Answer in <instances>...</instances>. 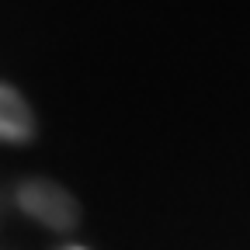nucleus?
<instances>
[{
  "label": "nucleus",
  "instance_id": "f257e3e1",
  "mask_svg": "<svg viewBox=\"0 0 250 250\" xmlns=\"http://www.w3.org/2000/svg\"><path fill=\"white\" fill-rule=\"evenodd\" d=\"M18 208L31 219H39L42 226L59 229V233H70L80 219L77 198L66 188H59L56 181H45V177H31L18 188Z\"/></svg>",
  "mask_w": 250,
  "mask_h": 250
},
{
  "label": "nucleus",
  "instance_id": "f03ea898",
  "mask_svg": "<svg viewBox=\"0 0 250 250\" xmlns=\"http://www.w3.org/2000/svg\"><path fill=\"white\" fill-rule=\"evenodd\" d=\"M35 136L31 108L11 83H0V143H28Z\"/></svg>",
  "mask_w": 250,
  "mask_h": 250
},
{
  "label": "nucleus",
  "instance_id": "7ed1b4c3",
  "mask_svg": "<svg viewBox=\"0 0 250 250\" xmlns=\"http://www.w3.org/2000/svg\"><path fill=\"white\" fill-rule=\"evenodd\" d=\"M73 250H80V247H73Z\"/></svg>",
  "mask_w": 250,
  "mask_h": 250
}]
</instances>
